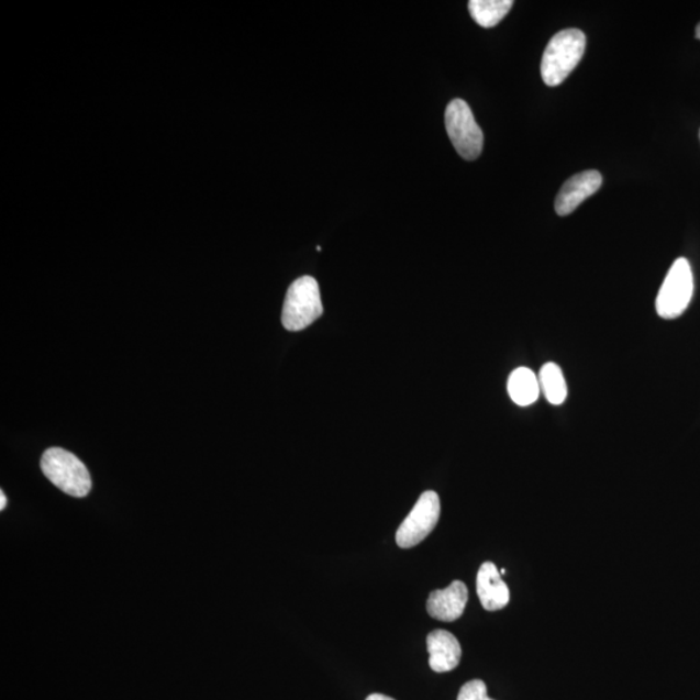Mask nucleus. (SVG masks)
Masks as SVG:
<instances>
[{"label":"nucleus","mask_w":700,"mask_h":700,"mask_svg":"<svg viewBox=\"0 0 700 700\" xmlns=\"http://www.w3.org/2000/svg\"><path fill=\"white\" fill-rule=\"evenodd\" d=\"M587 37L579 29H566L554 35L547 43L541 76L551 88L560 85L573 74L586 53Z\"/></svg>","instance_id":"nucleus-1"},{"label":"nucleus","mask_w":700,"mask_h":700,"mask_svg":"<svg viewBox=\"0 0 700 700\" xmlns=\"http://www.w3.org/2000/svg\"><path fill=\"white\" fill-rule=\"evenodd\" d=\"M41 468L46 478L64 493L82 498L90 493L91 476L88 468L75 454L52 447L43 453Z\"/></svg>","instance_id":"nucleus-2"},{"label":"nucleus","mask_w":700,"mask_h":700,"mask_svg":"<svg viewBox=\"0 0 700 700\" xmlns=\"http://www.w3.org/2000/svg\"><path fill=\"white\" fill-rule=\"evenodd\" d=\"M323 313L319 281L301 277L288 288L281 323L288 331H301L313 324Z\"/></svg>","instance_id":"nucleus-3"},{"label":"nucleus","mask_w":700,"mask_h":700,"mask_svg":"<svg viewBox=\"0 0 700 700\" xmlns=\"http://www.w3.org/2000/svg\"><path fill=\"white\" fill-rule=\"evenodd\" d=\"M445 126L454 148L465 160L473 162L480 156L485 135L465 100L454 99L446 107Z\"/></svg>","instance_id":"nucleus-4"},{"label":"nucleus","mask_w":700,"mask_h":700,"mask_svg":"<svg viewBox=\"0 0 700 700\" xmlns=\"http://www.w3.org/2000/svg\"><path fill=\"white\" fill-rule=\"evenodd\" d=\"M695 292V278L687 258H678L670 266L656 298V312L664 320H675L685 313Z\"/></svg>","instance_id":"nucleus-5"},{"label":"nucleus","mask_w":700,"mask_h":700,"mask_svg":"<svg viewBox=\"0 0 700 700\" xmlns=\"http://www.w3.org/2000/svg\"><path fill=\"white\" fill-rule=\"evenodd\" d=\"M442 504L436 492L427 490L396 533V543L402 548L414 547L427 538L438 523Z\"/></svg>","instance_id":"nucleus-6"},{"label":"nucleus","mask_w":700,"mask_h":700,"mask_svg":"<svg viewBox=\"0 0 700 700\" xmlns=\"http://www.w3.org/2000/svg\"><path fill=\"white\" fill-rule=\"evenodd\" d=\"M601 173L597 170L579 173L563 185L555 199V211L563 216L571 214L577 207L601 189Z\"/></svg>","instance_id":"nucleus-7"},{"label":"nucleus","mask_w":700,"mask_h":700,"mask_svg":"<svg viewBox=\"0 0 700 700\" xmlns=\"http://www.w3.org/2000/svg\"><path fill=\"white\" fill-rule=\"evenodd\" d=\"M468 601V590L465 582L453 581L449 587L432 591L427 601V612L440 622H456L464 615Z\"/></svg>","instance_id":"nucleus-8"},{"label":"nucleus","mask_w":700,"mask_h":700,"mask_svg":"<svg viewBox=\"0 0 700 700\" xmlns=\"http://www.w3.org/2000/svg\"><path fill=\"white\" fill-rule=\"evenodd\" d=\"M476 591L482 608L487 611L502 610L509 604V587L492 562H487L480 567L478 579H476Z\"/></svg>","instance_id":"nucleus-9"},{"label":"nucleus","mask_w":700,"mask_h":700,"mask_svg":"<svg viewBox=\"0 0 700 700\" xmlns=\"http://www.w3.org/2000/svg\"><path fill=\"white\" fill-rule=\"evenodd\" d=\"M427 648L430 667L436 674L451 673L456 669L462 658V648L456 636L451 632L436 630L429 634Z\"/></svg>","instance_id":"nucleus-10"},{"label":"nucleus","mask_w":700,"mask_h":700,"mask_svg":"<svg viewBox=\"0 0 700 700\" xmlns=\"http://www.w3.org/2000/svg\"><path fill=\"white\" fill-rule=\"evenodd\" d=\"M508 391L511 400L519 407H530L538 400L541 388L538 377L526 367L511 373L508 381Z\"/></svg>","instance_id":"nucleus-11"},{"label":"nucleus","mask_w":700,"mask_h":700,"mask_svg":"<svg viewBox=\"0 0 700 700\" xmlns=\"http://www.w3.org/2000/svg\"><path fill=\"white\" fill-rule=\"evenodd\" d=\"M541 392L552 405H562L567 399V382L560 367L548 363L541 367L538 374Z\"/></svg>","instance_id":"nucleus-12"},{"label":"nucleus","mask_w":700,"mask_h":700,"mask_svg":"<svg viewBox=\"0 0 700 700\" xmlns=\"http://www.w3.org/2000/svg\"><path fill=\"white\" fill-rule=\"evenodd\" d=\"M511 0H471L468 3L473 19L482 27H493L510 12Z\"/></svg>","instance_id":"nucleus-13"},{"label":"nucleus","mask_w":700,"mask_h":700,"mask_svg":"<svg viewBox=\"0 0 700 700\" xmlns=\"http://www.w3.org/2000/svg\"><path fill=\"white\" fill-rule=\"evenodd\" d=\"M457 700H493L488 697L487 685L481 680L468 681L460 688Z\"/></svg>","instance_id":"nucleus-14"},{"label":"nucleus","mask_w":700,"mask_h":700,"mask_svg":"<svg viewBox=\"0 0 700 700\" xmlns=\"http://www.w3.org/2000/svg\"><path fill=\"white\" fill-rule=\"evenodd\" d=\"M366 700H395L391 697L382 696V695H371L366 698Z\"/></svg>","instance_id":"nucleus-15"},{"label":"nucleus","mask_w":700,"mask_h":700,"mask_svg":"<svg viewBox=\"0 0 700 700\" xmlns=\"http://www.w3.org/2000/svg\"><path fill=\"white\" fill-rule=\"evenodd\" d=\"M7 504V498L3 492H0V510H4Z\"/></svg>","instance_id":"nucleus-16"},{"label":"nucleus","mask_w":700,"mask_h":700,"mask_svg":"<svg viewBox=\"0 0 700 700\" xmlns=\"http://www.w3.org/2000/svg\"><path fill=\"white\" fill-rule=\"evenodd\" d=\"M696 37L700 41V24L697 26Z\"/></svg>","instance_id":"nucleus-17"}]
</instances>
